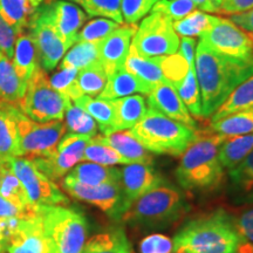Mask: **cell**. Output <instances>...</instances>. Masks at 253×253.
I'll return each instance as SVG.
<instances>
[{
	"label": "cell",
	"instance_id": "obj_1",
	"mask_svg": "<svg viewBox=\"0 0 253 253\" xmlns=\"http://www.w3.org/2000/svg\"><path fill=\"white\" fill-rule=\"evenodd\" d=\"M195 68L201 91L202 118H211L229 95L253 74V61H238L213 52L203 41L196 45Z\"/></svg>",
	"mask_w": 253,
	"mask_h": 253
},
{
	"label": "cell",
	"instance_id": "obj_2",
	"mask_svg": "<svg viewBox=\"0 0 253 253\" xmlns=\"http://www.w3.org/2000/svg\"><path fill=\"white\" fill-rule=\"evenodd\" d=\"M172 244L173 253H253V245L240 238L224 210L190 219L177 231Z\"/></svg>",
	"mask_w": 253,
	"mask_h": 253
},
{
	"label": "cell",
	"instance_id": "obj_3",
	"mask_svg": "<svg viewBox=\"0 0 253 253\" xmlns=\"http://www.w3.org/2000/svg\"><path fill=\"white\" fill-rule=\"evenodd\" d=\"M226 141L219 134L209 130L199 132L196 140L181 155L176 168L178 184L185 190H211L219 186L224 168L218 158L221 143Z\"/></svg>",
	"mask_w": 253,
	"mask_h": 253
},
{
	"label": "cell",
	"instance_id": "obj_4",
	"mask_svg": "<svg viewBox=\"0 0 253 253\" xmlns=\"http://www.w3.org/2000/svg\"><path fill=\"white\" fill-rule=\"evenodd\" d=\"M188 209L182 192L164 183L135 201L121 220L141 230L166 229L181 219Z\"/></svg>",
	"mask_w": 253,
	"mask_h": 253
},
{
	"label": "cell",
	"instance_id": "obj_5",
	"mask_svg": "<svg viewBox=\"0 0 253 253\" xmlns=\"http://www.w3.org/2000/svg\"><path fill=\"white\" fill-rule=\"evenodd\" d=\"M40 219L47 253H81L88 237L84 213L65 205L42 207L34 210Z\"/></svg>",
	"mask_w": 253,
	"mask_h": 253
},
{
	"label": "cell",
	"instance_id": "obj_6",
	"mask_svg": "<svg viewBox=\"0 0 253 253\" xmlns=\"http://www.w3.org/2000/svg\"><path fill=\"white\" fill-rule=\"evenodd\" d=\"M197 131L148 107L144 118L130 129L132 135L153 154L181 156L197 137Z\"/></svg>",
	"mask_w": 253,
	"mask_h": 253
},
{
	"label": "cell",
	"instance_id": "obj_7",
	"mask_svg": "<svg viewBox=\"0 0 253 253\" xmlns=\"http://www.w3.org/2000/svg\"><path fill=\"white\" fill-rule=\"evenodd\" d=\"M72 101L50 86L46 71L38 67L27 81L23 99L18 108L27 118L37 122L62 121Z\"/></svg>",
	"mask_w": 253,
	"mask_h": 253
},
{
	"label": "cell",
	"instance_id": "obj_8",
	"mask_svg": "<svg viewBox=\"0 0 253 253\" xmlns=\"http://www.w3.org/2000/svg\"><path fill=\"white\" fill-rule=\"evenodd\" d=\"M5 161H7L12 171L23 184L27 196L28 207L32 211L42 207H67L69 204L67 196L59 189L54 181L43 175L30 158L15 156Z\"/></svg>",
	"mask_w": 253,
	"mask_h": 253
},
{
	"label": "cell",
	"instance_id": "obj_9",
	"mask_svg": "<svg viewBox=\"0 0 253 253\" xmlns=\"http://www.w3.org/2000/svg\"><path fill=\"white\" fill-rule=\"evenodd\" d=\"M131 47L145 58L171 55L178 50L179 38L170 19L158 12H151L136 28Z\"/></svg>",
	"mask_w": 253,
	"mask_h": 253
},
{
	"label": "cell",
	"instance_id": "obj_10",
	"mask_svg": "<svg viewBox=\"0 0 253 253\" xmlns=\"http://www.w3.org/2000/svg\"><path fill=\"white\" fill-rule=\"evenodd\" d=\"M19 134V156L36 158L48 156L56 150L59 141L65 135L62 121L37 122L27 118L20 109L15 112Z\"/></svg>",
	"mask_w": 253,
	"mask_h": 253
},
{
	"label": "cell",
	"instance_id": "obj_11",
	"mask_svg": "<svg viewBox=\"0 0 253 253\" xmlns=\"http://www.w3.org/2000/svg\"><path fill=\"white\" fill-rule=\"evenodd\" d=\"M201 40L213 52L226 58L253 61V43L250 34L229 19L213 15L212 23L202 34Z\"/></svg>",
	"mask_w": 253,
	"mask_h": 253
},
{
	"label": "cell",
	"instance_id": "obj_12",
	"mask_svg": "<svg viewBox=\"0 0 253 253\" xmlns=\"http://www.w3.org/2000/svg\"><path fill=\"white\" fill-rule=\"evenodd\" d=\"M62 188L73 198L94 205L113 219H121L123 213L129 209V204L123 195L121 182L86 185L65 176Z\"/></svg>",
	"mask_w": 253,
	"mask_h": 253
},
{
	"label": "cell",
	"instance_id": "obj_13",
	"mask_svg": "<svg viewBox=\"0 0 253 253\" xmlns=\"http://www.w3.org/2000/svg\"><path fill=\"white\" fill-rule=\"evenodd\" d=\"M48 1L40 6L27 27L28 33L37 46L40 67L46 72L56 68L68 50V47L59 37L50 21Z\"/></svg>",
	"mask_w": 253,
	"mask_h": 253
},
{
	"label": "cell",
	"instance_id": "obj_14",
	"mask_svg": "<svg viewBox=\"0 0 253 253\" xmlns=\"http://www.w3.org/2000/svg\"><path fill=\"white\" fill-rule=\"evenodd\" d=\"M91 137L87 135L68 134L63 135L59 141L56 150L48 156L30 158L38 169L52 181L62 178L75 166L84 161V154Z\"/></svg>",
	"mask_w": 253,
	"mask_h": 253
},
{
	"label": "cell",
	"instance_id": "obj_15",
	"mask_svg": "<svg viewBox=\"0 0 253 253\" xmlns=\"http://www.w3.org/2000/svg\"><path fill=\"white\" fill-rule=\"evenodd\" d=\"M136 25H121L99 42V61L107 77L125 67Z\"/></svg>",
	"mask_w": 253,
	"mask_h": 253
},
{
	"label": "cell",
	"instance_id": "obj_16",
	"mask_svg": "<svg viewBox=\"0 0 253 253\" xmlns=\"http://www.w3.org/2000/svg\"><path fill=\"white\" fill-rule=\"evenodd\" d=\"M166 181L156 170L148 164H126L121 169V185L126 203L130 205Z\"/></svg>",
	"mask_w": 253,
	"mask_h": 253
},
{
	"label": "cell",
	"instance_id": "obj_17",
	"mask_svg": "<svg viewBox=\"0 0 253 253\" xmlns=\"http://www.w3.org/2000/svg\"><path fill=\"white\" fill-rule=\"evenodd\" d=\"M48 11L53 26L69 49L77 43L78 34L86 21L87 14L77 5L62 0H49Z\"/></svg>",
	"mask_w": 253,
	"mask_h": 253
},
{
	"label": "cell",
	"instance_id": "obj_18",
	"mask_svg": "<svg viewBox=\"0 0 253 253\" xmlns=\"http://www.w3.org/2000/svg\"><path fill=\"white\" fill-rule=\"evenodd\" d=\"M147 104L148 107L156 109L157 112L163 114L167 118L183 123L194 130H197V125H196L195 120L190 115L189 110L186 109L178 93L169 82H162V84L155 86L148 94Z\"/></svg>",
	"mask_w": 253,
	"mask_h": 253
},
{
	"label": "cell",
	"instance_id": "obj_19",
	"mask_svg": "<svg viewBox=\"0 0 253 253\" xmlns=\"http://www.w3.org/2000/svg\"><path fill=\"white\" fill-rule=\"evenodd\" d=\"M6 253H47L40 219L36 213L18 221L6 243Z\"/></svg>",
	"mask_w": 253,
	"mask_h": 253
},
{
	"label": "cell",
	"instance_id": "obj_20",
	"mask_svg": "<svg viewBox=\"0 0 253 253\" xmlns=\"http://www.w3.org/2000/svg\"><path fill=\"white\" fill-rule=\"evenodd\" d=\"M100 136L104 143L114 148L128 164L138 163L153 166V155L145 149L130 130H114L107 134H101Z\"/></svg>",
	"mask_w": 253,
	"mask_h": 253
},
{
	"label": "cell",
	"instance_id": "obj_21",
	"mask_svg": "<svg viewBox=\"0 0 253 253\" xmlns=\"http://www.w3.org/2000/svg\"><path fill=\"white\" fill-rule=\"evenodd\" d=\"M109 101L114 110L113 131L132 129L148 110L147 101L142 95H129Z\"/></svg>",
	"mask_w": 253,
	"mask_h": 253
},
{
	"label": "cell",
	"instance_id": "obj_22",
	"mask_svg": "<svg viewBox=\"0 0 253 253\" xmlns=\"http://www.w3.org/2000/svg\"><path fill=\"white\" fill-rule=\"evenodd\" d=\"M12 63L18 77L26 84L36 69L40 66L37 46L27 30L17 34Z\"/></svg>",
	"mask_w": 253,
	"mask_h": 253
},
{
	"label": "cell",
	"instance_id": "obj_23",
	"mask_svg": "<svg viewBox=\"0 0 253 253\" xmlns=\"http://www.w3.org/2000/svg\"><path fill=\"white\" fill-rule=\"evenodd\" d=\"M151 89L153 88L149 84H144L143 81H141L140 79L136 78L134 74H131L123 67L108 77L106 87L103 88L102 93L97 97L103 100H115L134 95L135 93L148 95Z\"/></svg>",
	"mask_w": 253,
	"mask_h": 253
},
{
	"label": "cell",
	"instance_id": "obj_24",
	"mask_svg": "<svg viewBox=\"0 0 253 253\" xmlns=\"http://www.w3.org/2000/svg\"><path fill=\"white\" fill-rule=\"evenodd\" d=\"M17 106L0 101V158L19 156V134L15 112Z\"/></svg>",
	"mask_w": 253,
	"mask_h": 253
},
{
	"label": "cell",
	"instance_id": "obj_25",
	"mask_svg": "<svg viewBox=\"0 0 253 253\" xmlns=\"http://www.w3.org/2000/svg\"><path fill=\"white\" fill-rule=\"evenodd\" d=\"M48 0H0V15L17 34L26 31L32 17Z\"/></svg>",
	"mask_w": 253,
	"mask_h": 253
},
{
	"label": "cell",
	"instance_id": "obj_26",
	"mask_svg": "<svg viewBox=\"0 0 253 253\" xmlns=\"http://www.w3.org/2000/svg\"><path fill=\"white\" fill-rule=\"evenodd\" d=\"M66 176L82 184L100 185L121 182V169L93 162H84L75 166Z\"/></svg>",
	"mask_w": 253,
	"mask_h": 253
},
{
	"label": "cell",
	"instance_id": "obj_27",
	"mask_svg": "<svg viewBox=\"0 0 253 253\" xmlns=\"http://www.w3.org/2000/svg\"><path fill=\"white\" fill-rule=\"evenodd\" d=\"M81 253H132L122 227H110L87 240Z\"/></svg>",
	"mask_w": 253,
	"mask_h": 253
},
{
	"label": "cell",
	"instance_id": "obj_28",
	"mask_svg": "<svg viewBox=\"0 0 253 253\" xmlns=\"http://www.w3.org/2000/svg\"><path fill=\"white\" fill-rule=\"evenodd\" d=\"M231 191L237 202L253 203V150L229 170Z\"/></svg>",
	"mask_w": 253,
	"mask_h": 253
},
{
	"label": "cell",
	"instance_id": "obj_29",
	"mask_svg": "<svg viewBox=\"0 0 253 253\" xmlns=\"http://www.w3.org/2000/svg\"><path fill=\"white\" fill-rule=\"evenodd\" d=\"M125 68L131 74H134L136 78L140 79L141 81H143L144 84H149L151 88L162 84V82H167L157 58H145V56L137 54L131 46L129 54L126 56Z\"/></svg>",
	"mask_w": 253,
	"mask_h": 253
},
{
	"label": "cell",
	"instance_id": "obj_30",
	"mask_svg": "<svg viewBox=\"0 0 253 253\" xmlns=\"http://www.w3.org/2000/svg\"><path fill=\"white\" fill-rule=\"evenodd\" d=\"M25 90L26 84L17 75L12 60L0 52V101L18 106Z\"/></svg>",
	"mask_w": 253,
	"mask_h": 253
},
{
	"label": "cell",
	"instance_id": "obj_31",
	"mask_svg": "<svg viewBox=\"0 0 253 253\" xmlns=\"http://www.w3.org/2000/svg\"><path fill=\"white\" fill-rule=\"evenodd\" d=\"M253 109V74L243 81L236 89L229 95L223 104L211 116V122L229 116L231 114Z\"/></svg>",
	"mask_w": 253,
	"mask_h": 253
},
{
	"label": "cell",
	"instance_id": "obj_32",
	"mask_svg": "<svg viewBox=\"0 0 253 253\" xmlns=\"http://www.w3.org/2000/svg\"><path fill=\"white\" fill-rule=\"evenodd\" d=\"M253 150V132L227 138L221 143L218 158L224 169H232Z\"/></svg>",
	"mask_w": 253,
	"mask_h": 253
},
{
	"label": "cell",
	"instance_id": "obj_33",
	"mask_svg": "<svg viewBox=\"0 0 253 253\" xmlns=\"http://www.w3.org/2000/svg\"><path fill=\"white\" fill-rule=\"evenodd\" d=\"M208 130L221 135L225 140L253 132V109L231 114L216 122H211Z\"/></svg>",
	"mask_w": 253,
	"mask_h": 253
},
{
	"label": "cell",
	"instance_id": "obj_34",
	"mask_svg": "<svg viewBox=\"0 0 253 253\" xmlns=\"http://www.w3.org/2000/svg\"><path fill=\"white\" fill-rule=\"evenodd\" d=\"M74 104L84 109L87 114H89L99 125V128L102 134L113 131L114 125V110L109 100H103L100 97H91L87 95H82L78 100H75Z\"/></svg>",
	"mask_w": 253,
	"mask_h": 253
},
{
	"label": "cell",
	"instance_id": "obj_35",
	"mask_svg": "<svg viewBox=\"0 0 253 253\" xmlns=\"http://www.w3.org/2000/svg\"><path fill=\"white\" fill-rule=\"evenodd\" d=\"M175 89L183 103L185 104L186 109L189 110L190 115L196 119H203L202 118L201 91H199L197 75H196L195 60L189 62V71L186 73L185 78L177 84Z\"/></svg>",
	"mask_w": 253,
	"mask_h": 253
},
{
	"label": "cell",
	"instance_id": "obj_36",
	"mask_svg": "<svg viewBox=\"0 0 253 253\" xmlns=\"http://www.w3.org/2000/svg\"><path fill=\"white\" fill-rule=\"evenodd\" d=\"M99 61V42H77L62 58L59 68L84 69Z\"/></svg>",
	"mask_w": 253,
	"mask_h": 253
},
{
	"label": "cell",
	"instance_id": "obj_37",
	"mask_svg": "<svg viewBox=\"0 0 253 253\" xmlns=\"http://www.w3.org/2000/svg\"><path fill=\"white\" fill-rule=\"evenodd\" d=\"M0 195L18 207L32 211L28 207L26 192L21 182L9 168L7 161H2L0 167Z\"/></svg>",
	"mask_w": 253,
	"mask_h": 253
},
{
	"label": "cell",
	"instance_id": "obj_38",
	"mask_svg": "<svg viewBox=\"0 0 253 253\" xmlns=\"http://www.w3.org/2000/svg\"><path fill=\"white\" fill-rule=\"evenodd\" d=\"M84 161L101 164V166L114 167L119 164L126 166L128 162L114 148L104 143L100 135L91 137L84 154Z\"/></svg>",
	"mask_w": 253,
	"mask_h": 253
},
{
	"label": "cell",
	"instance_id": "obj_39",
	"mask_svg": "<svg viewBox=\"0 0 253 253\" xmlns=\"http://www.w3.org/2000/svg\"><path fill=\"white\" fill-rule=\"evenodd\" d=\"M106 72L100 62L94 63L89 67L81 69L78 73V87L82 95L99 96L107 84Z\"/></svg>",
	"mask_w": 253,
	"mask_h": 253
},
{
	"label": "cell",
	"instance_id": "obj_40",
	"mask_svg": "<svg viewBox=\"0 0 253 253\" xmlns=\"http://www.w3.org/2000/svg\"><path fill=\"white\" fill-rule=\"evenodd\" d=\"M213 15L195 9L181 20L173 21L172 27L177 36L182 38L201 37L210 27Z\"/></svg>",
	"mask_w": 253,
	"mask_h": 253
},
{
	"label": "cell",
	"instance_id": "obj_41",
	"mask_svg": "<svg viewBox=\"0 0 253 253\" xmlns=\"http://www.w3.org/2000/svg\"><path fill=\"white\" fill-rule=\"evenodd\" d=\"M66 129L73 134L87 135L94 137L97 132V125L95 120L84 109L78 107L73 102L66 109Z\"/></svg>",
	"mask_w": 253,
	"mask_h": 253
},
{
	"label": "cell",
	"instance_id": "obj_42",
	"mask_svg": "<svg viewBox=\"0 0 253 253\" xmlns=\"http://www.w3.org/2000/svg\"><path fill=\"white\" fill-rule=\"evenodd\" d=\"M80 5L90 17L106 18L125 25L122 17V0H82Z\"/></svg>",
	"mask_w": 253,
	"mask_h": 253
},
{
	"label": "cell",
	"instance_id": "obj_43",
	"mask_svg": "<svg viewBox=\"0 0 253 253\" xmlns=\"http://www.w3.org/2000/svg\"><path fill=\"white\" fill-rule=\"evenodd\" d=\"M78 73L79 71L75 68H59V71L49 78L50 86L74 102L82 96L78 87Z\"/></svg>",
	"mask_w": 253,
	"mask_h": 253
},
{
	"label": "cell",
	"instance_id": "obj_44",
	"mask_svg": "<svg viewBox=\"0 0 253 253\" xmlns=\"http://www.w3.org/2000/svg\"><path fill=\"white\" fill-rule=\"evenodd\" d=\"M121 25L115 23V21L109 20L106 18H97L90 20L82 27L79 32L77 42H94L97 43L104 38L108 37L113 31Z\"/></svg>",
	"mask_w": 253,
	"mask_h": 253
},
{
	"label": "cell",
	"instance_id": "obj_45",
	"mask_svg": "<svg viewBox=\"0 0 253 253\" xmlns=\"http://www.w3.org/2000/svg\"><path fill=\"white\" fill-rule=\"evenodd\" d=\"M156 58L162 69L164 79L175 88L185 78L189 71L188 61L179 53L166 56H156Z\"/></svg>",
	"mask_w": 253,
	"mask_h": 253
},
{
	"label": "cell",
	"instance_id": "obj_46",
	"mask_svg": "<svg viewBox=\"0 0 253 253\" xmlns=\"http://www.w3.org/2000/svg\"><path fill=\"white\" fill-rule=\"evenodd\" d=\"M195 9L196 6L190 0H158L151 12H158L171 21H177L186 17Z\"/></svg>",
	"mask_w": 253,
	"mask_h": 253
},
{
	"label": "cell",
	"instance_id": "obj_47",
	"mask_svg": "<svg viewBox=\"0 0 253 253\" xmlns=\"http://www.w3.org/2000/svg\"><path fill=\"white\" fill-rule=\"evenodd\" d=\"M158 0H122V17L126 25H136L153 9Z\"/></svg>",
	"mask_w": 253,
	"mask_h": 253
},
{
	"label": "cell",
	"instance_id": "obj_48",
	"mask_svg": "<svg viewBox=\"0 0 253 253\" xmlns=\"http://www.w3.org/2000/svg\"><path fill=\"white\" fill-rule=\"evenodd\" d=\"M140 253H172V239L169 237L154 233L144 237L138 245Z\"/></svg>",
	"mask_w": 253,
	"mask_h": 253
},
{
	"label": "cell",
	"instance_id": "obj_49",
	"mask_svg": "<svg viewBox=\"0 0 253 253\" xmlns=\"http://www.w3.org/2000/svg\"><path fill=\"white\" fill-rule=\"evenodd\" d=\"M232 221L240 238L253 245V208L244 211Z\"/></svg>",
	"mask_w": 253,
	"mask_h": 253
},
{
	"label": "cell",
	"instance_id": "obj_50",
	"mask_svg": "<svg viewBox=\"0 0 253 253\" xmlns=\"http://www.w3.org/2000/svg\"><path fill=\"white\" fill-rule=\"evenodd\" d=\"M15 39H17V33L0 15V52L9 59L13 56Z\"/></svg>",
	"mask_w": 253,
	"mask_h": 253
},
{
	"label": "cell",
	"instance_id": "obj_51",
	"mask_svg": "<svg viewBox=\"0 0 253 253\" xmlns=\"http://www.w3.org/2000/svg\"><path fill=\"white\" fill-rule=\"evenodd\" d=\"M33 212L34 211H30L18 207V205L7 201V199L0 195V218L1 219H14V218L23 219V218L32 216Z\"/></svg>",
	"mask_w": 253,
	"mask_h": 253
},
{
	"label": "cell",
	"instance_id": "obj_52",
	"mask_svg": "<svg viewBox=\"0 0 253 253\" xmlns=\"http://www.w3.org/2000/svg\"><path fill=\"white\" fill-rule=\"evenodd\" d=\"M253 8V0H221L218 12L224 14H237Z\"/></svg>",
	"mask_w": 253,
	"mask_h": 253
},
{
	"label": "cell",
	"instance_id": "obj_53",
	"mask_svg": "<svg viewBox=\"0 0 253 253\" xmlns=\"http://www.w3.org/2000/svg\"><path fill=\"white\" fill-rule=\"evenodd\" d=\"M230 20L245 32L253 33V8L242 13L232 14Z\"/></svg>",
	"mask_w": 253,
	"mask_h": 253
},
{
	"label": "cell",
	"instance_id": "obj_54",
	"mask_svg": "<svg viewBox=\"0 0 253 253\" xmlns=\"http://www.w3.org/2000/svg\"><path fill=\"white\" fill-rule=\"evenodd\" d=\"M196 45L197 43L194 38H182V40L179 41V54L188 61V63L195 60Z\"/></svg>",
	"mask_w": 253,
	"mask_h": 253
},
{
	"label": "cell",
	"instance_id": "obj_55",
	"mask_svg": "<svg viewBox=\"0 0 253 253\" xmlns=\"http://www.w3.org/2000/svg\"><path fill=\"white\" fill-rule=\"evenodd\" d=\"M190 1L194 2L196 8L203 9L205 12H218V7L212 0H190Z\"/></svg>",
	"mask_w": 253,
	"mask_h": 253
},
{
	"label": "cell",
	"instance_id": "obj_56",
	"mask_svg": "<svg viewBox=\"0 0 253 253\" xmlns=\"http://www.w3.org/2000/svg\"><path fill=\"white\" fill-rule=\"evenodd\" d=\"M212 1L214 2V5H216L217 7H219V5H220V1H221V0H212Z\"/></svg>",
	"mask_w": 253,
	"mask_h": 253
},
{
	"label": "cell",
	"instance_id": "obj_57",
	"mask_svg": "<svg viewBox=\"0 0 253 253\" xmlns=\"http://www.w3.org/2000/svg\"><path fill=\"white\" fill-rule=\"evenodd\" d=\"M69 1H74V2H79V4H80V2L82 1V0H69Z\"/></svg>",
	"mask_w": 253,
	"mask_h": 253
},
{
	"label": "cell",
	"instance_id": "obj_58",
	"mask_svg": "<svg viewBox=\"0 0 253 253\" xmlns=\"http://www.w3.org/2000/svg\"><path fill=\"white\" fill-rule=\"evenodd\" d=\"M249 33V32H248ZM250 34V38H251V40H252V43H253V33H249Z\"/></svg>",
	"mask_w": 253,
	"mask_h": 253
},
{
	"label": "cell",
	"instance_id": "obj_59",
	"mask_svg": "<svg viewBox=\"0 0 253 253\" xmlns=\"http://www.w3.org/2000/svg\"><path fill=\"white\" fill-rule=\"evenodd\" d=\"M1 164H2V160H1V158H0V167H1Z\"/></svg>",
	"mask_w": 253,
	"mask_h": 253
}]
</instances>
